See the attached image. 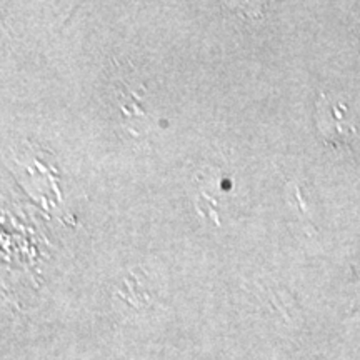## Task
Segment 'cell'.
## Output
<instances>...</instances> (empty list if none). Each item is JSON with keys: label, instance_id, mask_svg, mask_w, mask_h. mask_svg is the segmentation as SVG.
I'll return each mask as SVG.
<instances>
[{"label": "cell", "instance_id": "1", "mask_svg": "<svg viewBox=\"0 0 360 360\" xmlns=\"http://www.w3.org/2000/svg\"><path fill=\"white\" fill-rule=\"evenodd\" d=\"M322 137L330 143H345L355 135L354 119L347 105L322 94L317 102V119Z\"/></svg>", "mask_w": 360, "mask_h": 360}]
</instances>
